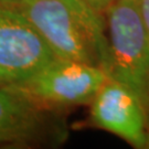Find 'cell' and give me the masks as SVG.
<instances>
[{"mask_svg": "<svg viewBox=\"0 0 149 149\" xmlns=\"http://www.w3.org/2000/svg\"><path fill=\"white\" fill-rule=\"evenodd\" d=\"M33 24L56 58L100 66L108 75L105 18L87 0H0Z\"/></svg>", "mask_w": 149, "mask_h": 149, "instance_id": "1", "label": "cell"}, {"mask_svg": "<svg viewBox=\"0 0 149 149\" xmlns=\"http://www.w3.org/2000/svg\"><path fill=\"white\" fill-rule=\"evenodd\" d=\"M108 77L127 86L146 105L149 92V33L136 0H114L105 10Z\"/></svg>", "mask_w": 149, "mask_h": 149, "instance_id": "2", "label": "cell"}, {"mask_svg": "<svg viewBox=\"0 0 149 149\" xmlns=\"http://www.w3.org/2000/svg\"><path fill=\"white\" fill-rule=\"evenodd\" d=\"M107 79L100 66L56 58L27 81L5 87L41 107L71 106L92 103Z\"/></svg>", "mask_w": 149, "mask_h": 149, "instance_id": "3", "label": "cell"}, {"mask_svg": "<svg viewBox=\"0 0 149 149\" xmlns=\"http://www.w3.org/2000/svg\"><path fill=\"white\" fill-rule=\"evenodd\" d=\"M56 59L31 22L0 1V86L27 81Z\"/></svg>", "mask_w": 149, "mask_h": 149, "instance_id": "4", "label": "cell"}, {"mask_svg": "<svg viewBox=\"0 0 149 149\" xmlns=\"http://www.w3.org/2000/svg\"><path fill=\"white\" fill-rule=\"evenodd\" d=\"M91 117L96 126L119 136L136 148H149L146 111L127 86L108 77L91 103Z\"/></svg>", "mask_w": 149, "mask_h": 149, "instance_id": "5", "label": "cell"}, {"mask_svg": "<svg viewBox=\"0 0 149 149\" xmlns=\"http://www.w3.org/2000/svg\"><path fill=\"white\" fill-rule=\"evenodd\" d=\"M43 107L0 86V145L27 144L43 129Z\"/></svg>", "mask_w": 149, "mask_h": 149, "instance_id": "6", "label": "cell"}, {"mask_svg": "<svg viewBox=\"0 0 149 149\" xmlns=\"http://www.w3.org/2000/svg\"><path fill=\"white\" fill-rule=\"evenodd\" d=\"M140 17L144 21V24L149 33V0H136Z\"/></svg>", "mask_w": 149, "mask_h": 149, "instance_id": "7", "label": "cell"}, {"mask_svg": "<svg viewBox=\"0 0 149 149\" xmlns=\"http://www.w3.org/2000/svg\"><path fill=\"white\" fill-rule=\"evenodd\" d=\"M87 1H88L95 9L103 12V11L105 10V8H106L107 6L109 5V3H112L114 0H87Z\"/></svg>", "mask_w": 149, "mask_h": 149, "instance_id": "8", "label": "cell"}, {"mask_svg": "<svg viewBox=\"0 0 149 149\" xmlns=\"http://www.w3.org/2000/svg\"><path fill=\"white\" fill-rule=\"evenodd\" d=\"M145 111H146L147 124H148V129H149V92H148V98H147V103H146V105H145Z\"/></svg>", "mask_w": 149, "mask_h": 149, "instance_id": "9", "label": "cell"}]
</instances>
